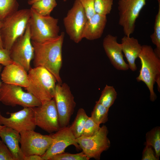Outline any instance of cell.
Returning a JSON list of instances; mask_svg holds the SVG:
<instances>
[{
  "instance_id": "obj_22",
  "label": "cell",
  "mask_w": 160,
  "mask_h": 160,
  "mask_svg": "<svg viewBox=\"0 0 160 160\" xmlns=\"http://www.w3.org/2000/svg\"><path fill=\"white\" fill-rule=\"evenodd\" d=\"M145 145L151 146L154 150L156 157L159 160L160 156V127H156L147 132Z\"/></svg>"
},
{
  "instance_id": "obj_14",
  "label": "cell",
  "mask_w": 160,
  "mask_h": 160,
  "mask_svg": "<svg viewBox=\"0 0 160 160\" xmlns=\"http://www.w3.org/2000/svg\"><path fill=\"white\" fill-rule=\"evenodd\" d=\"M8 118L3 116L0 111V124L10 128L20 133L22 132L34 130L35 124L33 108L23 107L18 111L13 113L7 112Z\"/></svg>"
},
{
  "instance_id": "obj_19",
  "label": "cell",
  "mask_w": 160,
  "mask_h": 160,
  "mask_svg": "<svg viewBox=\"0 0 160 160\" xmlns=\"http://www.w3.org/2000/svg\"><path fill=\"white\" fill-rule=\"evenodd\" d=\"M0 137L10 151L14 160H24L25 156L19 145L20 140L19 132L4 126L0 130Z\"/></svg>"
},
{
  "instance_id": "obj_30",
  "label": "cell",
  "mask_w": 160,
  "mask_h": 160,
  "mask_svg": "<svg viewBox=\"0 0 160 160\" xmlns=\"http://www.w3.org/2000/svg\"><path fill=\"white\" fill-rule=\"evenodd\" d=\"M100 126L96 124L90 117H89L86 122L81 136L88 137L95 135L99 130Z\"/></svg>"
},
{
  "instance_id": "obj_1",
  "label": "cell",
  "mask_w": 160,
  "mask_h": 160,
  "mask_svg": "<svg viewBox=\"0 0 160 160\" xmlns=\"http://www.w3.org/2000/svg\"><path fill=\"white\" fill-rule=\"evenodd\" d=\"M64 36V33L62 32L57 37L44 42L31 41L34 48V67H42L47 69L59 84L63 83L60 72L63 64L62 49Z\"/></svg>"
},
{
  "instance_id": "obj_2",
  "label": "cell",
  "mask_w": 160,
  "mask_h": 160,
  "mask_svg": "<svg viewBox=\"0 0 160 160\" xmlns=\"http://www.w3.org/2000/svg\"><path fill=\"white\" fill-rule=\"evenodd\" d=\"M138 57L140 60L141 68L136 80L143 82L150 92V99L154 102L157 96L154 91L155 83L160 92V58L155 53L152 47L147 45L142 46V49Z\"/></svg>"
},
{
  "instance_id": "obj_7",
  "label": "cell",
  "mask_w": 160,
  "mask_h": 160,
  "mask_svg": "<svg viewBox=\"0 0 160 160\" xmlns=\"http://www.w3.org/2000/svg\"><path fill=\"white\" fill-rule=\"evenodd\" d=\"M61 128L68 126L76 107L74 97L65 83L56 84L54 97Z\"/></svg>"
},
{
  "instance_id": "obj_39",
  "label": "cell",
  "mask_w": 160,
  "mask_h": 160,
  "mask_svg": "<svg viewBox=\"0 0 160 160\" xmlns=\"http://www.w3.org/2000/svg\"><path fill=\"white\" fill-rule=\"evenodd\" d=\"M4 126L0 124V130L4 127Z\"/></svg>"
},
{
  "instance_id": "obj_23",
  "label": "cell",
  "mask_w": 160,
  "mask_h": 160,
  "mask_svg": "<svg viewBox=\"0 0 160 160\" xmlns=\"http://www.w3.org/2000/svg\"><path fill=\"white\" fill-rule=\"evenodd\" d=\"M31 8L38 14L43 16L50 15L51 12L57 6L55 0H39L32 5Z\"/></svg>"
},
{
  "instance_id": "obj_6",
  "label": "cell",
  "mask_w": 160,
  "mask_h": 160,
  "mask_svg": "<svg viewBox=\"0 0 160 160\" xmlns=\"http://www.w3.org/2000/svg\"><path fill=\"white\" fill-rule=\"evenodd\" d=\"M108 133L107 127L103 125L93 135L81 136L76 138L77 142L80 149L89 159L93 158L99 160L102 152L110 146V142L107 137Z\"/></svg>"
},
{
  "instance_id": "obj_11",
  "label": "cell",
  "mask_w": 160,
  "mask_h": 160,
  "mask_svg": "<svg viewBox=\"0 0 160 160\" xmlns=\"http://www.w3.org/2000/svg\"><path fill=\"white\" fill-rule=\"evenodd\" d=\"M20 148L25 156L36 154L42 156L48 149L53 141L51 135H43L34 130L20 132Z\"/></svg>"
},
{
  "instance_id": "obj_4",
  "label": "cell",
  "mask_w": 160,
  "mask_h": 160,
  "mask_svg": "<svg viewBox=\"0 0 160 160\" xmlns=\"http://www.w3.org/2000/svg\"><path fill=\"white\" fill-rule=\"evenodd\" d=\"M31 9L18 10L2 21L1 34L3 47L9 50L24 33L31 16Z\"/></svg>"
},
{
  "instance_id": "obj_15",
  "label": "cell",
  "mask_w": 160,
  "mask_h": 160,
  "mask_svg": "<svg viewBox=\"0 0 160 160\" xmlns=\"http://www.w3.org/2000/svg\"><path fill=\"white\" fill-rule=\"evenodd\" d=\"M52 135V143L45 153L41 156L43 160H50L54 156L64 152L66 148L70 145H73L77 149H80L76 138L70 127L61 128Z\"/></svg>"
},
{
  "instance_id": "obj_38",
  "label": "cell",
  "mask_w": 160,
  "mask_h": 160,
  "mask_svg": "<svg viewBox=\"0 0 160 160\" xmlns=\"http://www.w3.org/2000/svg\"><path fill=\"white\" fill-rule=\"evenodd\" d=\"M2 66L3 65H1L0 64V73L1 71V69H2ZM2 83L0 81V92L1 89V85H2Z\"/></svg>"
},
{
  "instance_id": "obj_28",
  "label": "cell",
  "mask_w": 160,
  "mask_h": 160,
  "mask_svg": "<svg viewBox=\"0 0 160 160\" xmlns=\"http://www.w3.org/2000/svg\"><path fill=\"white\" fill-rule=\"evenodd\" d=\"M113 0H94V10L95 13L107 15L112 9Z\"/></svg>"
},
{
  "instance_id": "obj_40",
  "label": "cell",
  "mask_w": 160,
  "mask_h": 160,
  "mask_svg": "<svg viewBox=\"0 0 160 160\" xmlns=\"http://www.w3.org/2000/svg\"></svg>"
},
{
  "instance_id": "obj_9",
  "label": "cell",
  "mask_w": 160,
  "mask_h": 160,
  "mask_svg": "<svg viewBox=\"0 0 160 160\" xmlns=\"http://www.w3.org/2000/svg\"><path fill=\"white\" fill-rule=\"evenodd\" d=\"M21 87L2 82L0 92V102L12 107L33 108L40 105L41 102L31 93L24 91Z\"/></svg>"
},
{
  "instance_id": "obj_17",
  "label": "cell",
  "mask_w": 160,
  "mask_h": 160,
  "mask_svg": "<svg viewBox=\"0 0 160 160\" xmlns=\"http://www.w3.org/2000/svg\"><path fill=\"white\" fill-rule=\"evenodd\" d=\"M28 72L21 65L13 62L5 66L1 76L3 83L25 88L29 84Z\"/></svg>"
},
{
  "instance_id": "obj_33",
  "label": "cell",
  "mask_w": 160,
  "mask_h": 160,
  "mask_svg": "<svg viewBox=\"0 0 160 160\" xmlns=\"http://www.w3.org/2000/svg\"><path fill=\"white\" fill-rule=\"evenodd\" d=\"M13 62L10 56L9 50L4 48L0 49V64L5 66Z\"/></svg>"
},
{
  "instance_id": "obj_3",
  "label": "cell",
  "mask_w": 160,
  "mask_h": 160,
  "mask_svg": "<svg viewBox=\"0 0 160 160\" xmlns=\"http://www.w3.org/2000/svg\"><path fill=\"white\" fill-rule=\"evenodd\" d=\"M29 84L25 88L41 103L54 98L57 81L53 75L42 67L31 68L28 72Z\"/></svg>"
},
{
  "instance_id": "obj_5",
  "label": "cell",
  "mask_w": 160,
  "mask_h": 160,
  "mask_svg": "<svg viewBox=\"0 0 160 160\" xmlns=\"http://www.w3.org/2000/svg\"><path fill=\"white\" fill-rule=\"evenodd\" d=\"M31 16L28 24L31 41L41 43L59 35L58 19L49 15L43 16L31 8Z\"/></svg>"
},
{
  "instance_id": "obj_26",
  "label": "cell",
  "mask_w": 160,
  "mask_h": 160,
  "mask_svg": "<svg viewBox=\"0 0 160 160\" xmlns=\"http://www.w3.org/2000/svg\"><path fill=\"white\" fill-rule=\"evenodd\" d=\"M159 8L156 15L154 25V31L150 36L152 43L155 45L154 49L158 56L160 58V0H158Z\"/></svg>"
},
{
  "instance_id": "obj_36",
  "label": "cell",
  "mask_w": 160,
  "mask_h": 160,
  "mask_svg": "<svg viewBox=\"0 0 160 160\" xmlns=\"http://www.w3.org/2000/svg\"><path fill=\"white\" fill-rule=\"evenodd\" d=\"M2 22L0 21V49L4 48L1 34V30L2 25Z\"/></svg>"
},
{
  "instance_id": "obj_34",
  "label": "cell",
  "mask_w": 160,
  "mask_h": 160,
  "mask_svg": "<svg viewBox=\"0 0 160 160\" xmlns=\"http://www.w3.org/2000/svg\"><path fill=\"white\" fill-rule=\"evenodd\" d=\"M142 153V160H159L151 146L145 145Z\"/></svg>"
},
{
  "instance_id": "obj_31",
  "label": "cell",
  "mask_w": 160,
  "mask_h": 160,
  "mask_svg": "<svg viewBox=\"0 0 160 160\" xmlns=\"http://www.w3.org/2000/svg\"><path fill=\"white\" fill-rule=\"evenodd\" d=\"M81 5L86 14L88 19L95 14L94 10V0H78Z\"/></svg>"
},
{
  "instance_id": "obj_18",
  "label": "cell",
  "mask_w": 160,
  "mask_h": 160,
  "mask_svg": "<svg viewBox=\"0 0 160 160\" xmlns=\"http://www.w3.org/2000/svg\"><path fill=\"white\" fill-rule=\"evenodd\" d=\"M107 22L106 15L95 13L88 19L84 28L82 38L93 40L102 36Z\"/></svg>"
},
{
  "instance_id": "obj_10",
  "label": "cell",
  "mask_w": 160,
  "mask_h": 160,
  "mask_svg": "<svg viewBox=\"0 0 160 160\" xmlns=\"http://www.w3.org/2000/svg\"><path fill=\"white\" fill-rule=\"evenodd\" d=\"M87 20L81 5L78 0H75L63 19L66 32L75 43H78L82 39L83 31Z\"/></svg>"
},
{
  "instance_id": "obj_13",
  "label": "cell",
  "mask_w": 160,
  "mask_h": 160,
  "mask_svg": "<svg viewBox=\"0 0 160 160\" xmlns=\"http://www.w3.org/2000/svg\"><path fill=\"white\" fill-rule=\"evenodd\" d=\"M12 60L21 65L28 72L34 55V48L31 39L28 26L24 34L18 38L9 49Z\"/></svg>"
},
{
  "instance_id": "obj_21",
  "label": "cell",
  "mask_w": 160,
  "mask_h": 160,
  "mask_svg": "<svg viewBox=\"0 0 160 160\" xmlns=\"http://www.w3.org/2000/svg\"><path fill=\"white\" fill-rule=\"evenodd\" d=\"M88 117L83 108L79 109L73 122L70 127L76 138L81 136L85 124Z\"/></svg>"
},
{
  "instance_id": "obj_37",
  "label": "cell",
  "mask_w": 160,
  "mask_h": 160,
  "mask_svg": "<svg viewBox=\"0 0 160 160\" xmlns=\"http://www.w3.org/2000/svg\"><path fill=\"white\" fill-rule=\"evenodd\" d=\"M39 0H28V4L30 5H31L33 3L35 2L39 1Z\"/></svg>"
},
{
  "instance_id": "obj_20",
  "label": "cell",
  "mask_w": 160,
  "mask_h": 160,
  "mask_svg": "<svg viewBox=\"0 0 160 160\" xmlns=\"http://www.w3.org/2000/svg\"><path fill=\"white\" fill-rule=\"evenodd\" d=\"M120 44L122 52L128 62L129 68L133 71H136L137 67L135 61L141 52L142 46L137 39L126 36L121 39Z\"/></svg>"
},
{
  "instance_id": "obj_24",
  "label": "cell",
  "mask_w": 160,
  "mask_h": 160,
  "mask_svg": "<svg viewBox=\"0 0 160 160\" xmlns=\"http://www.w3.org/2000/svg\"><path fill=\"white\" fill-rule=\"evenodd\" d=\"M117 96V93L113 86L106 85L101 92L97 101L106 108L109 109L113 104Z\"/></svg>"
},
{
  "instance_id": "obj_35",
  "label": "cell",
  "mask_w": 160,
  "mask_h": 160,
  "mask_svg": "<svg viewBox=\"0 0 160 160\" xmlns=\"http://www.w3.org/2000/svg\"><path fill=\"white\" fill-rule=\"evenodd\" d=\"M24 160H43L41 156L33 154L25 156Z\"/></svg>"
},
{
  "instance_id": "obj_27",
  "label": "cell",
  "mask_w": 160,
  "mask_h": 160,
  "mask_svg": "<svg viewBox=\"0 0 160 160\" xmlns=\"http://www.w3.org/2000/svg\"><path fill=\"white\" fill-rule=\"evenodd\" d=\"M17 0H0V21H2L18 10Z\"/></svg>"
},
{
  "instance_id": "obj_29",
  "label": "cell",
  "mask_w": 160,
  "mask_h": 160,
  "mask_svg": "<svg viewBox=\"0 0 160 160\" xmlns=\"http://www.w3.org/2000/svg\"><path fill=\"white\" fill-rule=\"evenodd\" d=\"M89 159L82 151L81 153L72 154L63 152L53 156L50 160H88Z\"/></svg>"
},
{
  "instance_id": "obj_25",
  "label": "cell",
  "mask_w": 160,
  "mask_h": 160,
  "mask_svg": "<svg viewBox=\"0 0 160 160\" xmlns=\"http://www.w3.org/2000/svg\"><path fill=\"white\" fill-rule=\"evenodd\" d=\"M109 110V109L97 101L90 117L96 124L100 125L101 124L105 123L108 121Z\"/></svg>"
},
{
  "instance_id": "obj_16",
  "label": "cell",
  "mask_w": 160,
  "mask_h": 160,
  "mask_svg": "<svg viewBox=\"0 0 160 160\" xmlns=\"http://www.w3.org/2000/svg\"><path fill=\"white\" fill-rule=\"evenodd\" d=\"M103 45L106 55L116 69L123 71L129 69L124 59L121 45L117 42V36L108 34L103 39Z\"/></svg>"
},
{
  "instance_id": "obj_12",
  "label": "cell",
  "mask_w": 160,
  "mask_h": 160,
  "mask_svg": "<svg viewBox=\"0 0 160 160\" xmlns=\"http://www.w3.org/2000/svg\"><path fill=\"white\" fill-rule=\"evenodd\" d=\"M33 108L36 126L50 133L55 132L61 128L54 98Z\"/></svg>"
},
{
  "instance_id": "obj_32",
  "label": "cell",
  "mask_w": 160,
  "mask_h": 160,
  "mask_svg": "<svg viewBox=\"0 0 160 160\" xmlns=\"http://www.w3.org/2000/svg\"><path fill=\"white\" fill-rule=\"evenodd\" d=\"M0 160H14L10 151L5 144L0 140Z\"/></svg>"
},
{
  "instance_id": "obj_8",
  "label": "cell",
  "mask_w": 160,
  "mask_h": 160,
  "mask_svg": "<svg viewBox=\"0 0 160 160\" xmlns=\"http://www.w3.org/2000/svg\"><path fill=\"white\" fill-rule=\"evenodd\" d=\"M147 0H119L118 2L119 24L125 36H130L134 32L135 23Z\"/></svg>"
}]
</instances>
